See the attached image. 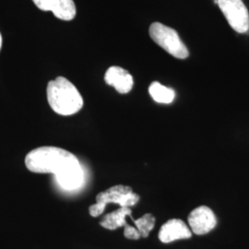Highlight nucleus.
Listing matches in <instances>:
<instances>
[{"instance_id": "nucleus-1", "label": "nucleus", "mask_w": 249, "mask_h": 249, "mask_svg": "<svg viewBox=\"0 0 249 249\" xmlns=\"http://www.w3.org/2000/svg\"><path fill=\"white\" fill-rule=\"evenodd\" d=\"M25 165L33 173L53 174L58 184L67 190L76 189L83 182V171L78 158L58 147L44 146L30 151Z\"/></svg>"}, {"instance_id": "nucleus-2", "label": "nucleus", "mask_w": 249, "mask_h": 249, "mask_svg": "<svg viewBox=\"0 0 249 249\" xmlns=\"http://www.w3.org/2000/svg\"><path fill=\"white\" fill-rule=\"evenodd\" d=\"M46 92L49 106L60 116L75 115L83 107V99L80 91L64 77L50 80Z\"/></svg>"}, {"instance_id": "nucleus-3", "label": "nucleus", "mask_w": 249, "mask_h": 249, "mask_svg": "<svg viewBox=\"0 0 249 249\" xmlns=\"http://www.w3.org/2000/svg\"><path fill=\"white\" fill-rule=\"evenodd\" d=\"M140 196L136 194L130 187L116 185L99 193L96 196V203L89 208V213L92 217H98L103 213L108 204H118L120 207H132L140 201Z\"/></svg>"}, {"instance_id": "nucleus-4", "label": "nucleus", "mask_w": 249, "mask_h": 249, "mask_svg": "<svg viewBox=\"0 0 249 249\" xmlns=\"http://www.w3.org/2000/svg\"><path fill=\"white\" fill-rule=\"evenodd\" d=\"M150 36L157 45L176 58L185 59L188 56L187 46L181 41L176 30L160 22H154L150 27Z\"/></svg>"}, {"instance_id": "nucleus-5", "label": "nucleus", "mask_w": 249, "mask_h": 249, "mask_svg": "<svg viewBox=\"0 0 249 249\" xmlns=\"http://www.w3.org/2000/svg\"><path fill=\"white\" fill-rule=\"evenodd\" d=\"M217 4L235 32L239 34L249 32V10L242 0H218Z\"/></svg>"}, {"instance_id": "nucleus-6", "label": "nucleus", "mask_w": 249, "mask_h": 249, "mask_svg": "<svg viewBox=\"0 0 249 249\" xmlns=\"http://www.w3.org/2000/svg\"><path fill=\"white\" fill-rule=\"evenodd\" d=\"M191 231L196 235H203L213 231L217 225V218L207 206H199L193 210L187 218Z\"/></svg>"}, {"instance_id": "nucleus-7", "label": "nucleus", "mask_w": 249, "mask_h": 249, "mask_svg": "<svg viewBox=\"0 0 249 249\" xmlns=\"http://www.w3.org/2000/svg\"><path fill=\"white\" fill-rule=\"evenodd\" d=\"M36 7L44 11H52L56 18L71 20L76 16V6L73 0H33Z\"/></svg>"}, {"instance_id": "nucleus-8", "label": "nucleus", "mask_w": 249, "mask_h": 249, "mask_svg": "<svg viewBox=\"0 0 249 249\" xmlns=\"http://www.w3.org/2000/svg\"><path fill=\"white\" fill-rule=\"evenodd\" d=\"M192 231L185 222L179 219H172L160 227L159 239L161 243L168 244L180 239H188Z\"/></svg>"}, {"instance_id": "nucleus-9", "label": "nucleus", "mask_w": 249, "mask_h": 249, "mask_svg": "<svg viewBox=\"0 0 249 249\" xmlns=\"http://www.w3.org/2000/svg\"><path fill=\"white\" fill-rule=\"evenodd\" d=\"M107 84L113 86L121 94L128 93L133 88L134 80L132 75L120 67H111L105 75Z\"/></svg>"}, {"instance_id": "nucleus-10", "label": "nucleus", "mask_w": 249, "mask_h": 249, "mask_svg": "<svg viewBox=\"0 0 249 249\" xmlns=\"http://www.w3.org/2000/svg\"><path fill=\"white\" fill-rule=\"evenodd\" d=\"M132 211L129 207H120L111 213H108L100 222L101 226L108 230H116L120 227H125L128 223L126 217H132Z\"/></svg>"}, {"instance_id": "nucleus-11", "label": "nucleus", "mask_w": 249, "mask_h": 249, "mask_svg": "<svg viewBox=\"0 0 249 249\" xmlns=\"http://www.w3.org/2000/svg\"><path fill=\"white\" fill-rule=\"evenodd\" d=\"M149 92L151 98L159 104H171L176 97L175 90L168 87L161 85L160 82L154 81L149 87Z\"/></svg>"}, {"instance_id": "nucleus-12", "label": "nucleus", "mask_w": 249, "mask_h": 249, "mask_svg": "<svg viewBox=\"0 0 249 249\" xmlns=\"http://www.w3.org/2000/svg\"><path fill=\"white\" fill-rule=\"evenodd\" d=\"M133 220L134 224L136 226V228L138 229V231H140L142 237L146 238L149 236L151 230L153 229L154 225H155V217L151 213L145 214L142 217L134 220L133 218H131Z\"/></svg>"}, {"instance_id": "nucleus-13", "label": "nucleus", "mask_w": 249, "mask_h": 249, "mask_svg": "<svg viewBox=\"0 0 249 249\" xmlns=\"http://www.w3.org/2000/svg\"><path fill=\"white\" fill-rule=\"evenodd\" d=\"M124 235L125 238L131 239V240H138V239L142 238V235H141L140 231H138V229L129 224H127L124 227Z\"/></svg>"}, {"instance_id": "nucleus-14", "label": "nucleus", "mask_w": 249, "mask_h": 249, "mask_svg": "<svg viewBox=\"0 0 249 249\" xmlns=\"http://www.w3.org/2000/svg\"><path fill=\"white\" fill-rule=\"evenodd\" d=\"M1 46H2V36H1V34H0V49H1Z\"/></svg>"}]
</instances>
